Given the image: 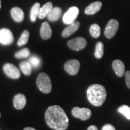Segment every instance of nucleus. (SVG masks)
<instances>
[{
    "label": "nucleus",
    "mask_w": 130,
    "mask_h": 130,
    "mask_svg": "<svg viewBox=\"0 0 130 130\" xmlns=\"http://www.w3.org/2000/svg\"><path fill=\"white\" fill-rule=\"evenodd\" d=\"M45 121L48 126L54 130H66L69 126V119L64 110L58 105L48 107L45 112Z\"/></svg>",
    "instance_id": "f257e3e1"
},
{
    "label": "nucleus",
    "mask_w": 130,
    "mask_h": 130,
    "mask_svg": "<svg viewBox=\"0 0 130 130\" xmlns=\"http://www.w3.org/2000/svg\"><path fill=\"white\" fill-rule=\"evenodd\" d=\"M87 97L89 101L94 106H101L106 100V89L101 84H92L87 89Z\"/></svg>",
    "instance_id": "f03ea898"
},
{
    "label": "nucleus",
    "mask_w": 130,
    "mask_h": 130,
    "mask_svg": "<svg viewBox=\"0 0 130 130\" xmlns=\"http://www.w3.org/2000/svg\"><path fill=\"white\" fill-rule=\"evenodd\" d=\"M36 84L37 87L42 93L48 94L51 92L52 84L50 77L45 72H42L37 77Z\"/></svg>",
    "instance_id": "7ed1b4c3"
},
{
    "label": "nucleus",
    "mask_w": 130,
    "mask_h": 130,
    "mask_svg": "<svg viewBox=\"0 0 130 130\" xmlns=\"http://www.w3.org/2000/svg\"><path fill=\"white\" fill-rule=\"evenodd\" d=\"M72 115L75 118L80 119L82 121H87L92 116V111L87 108L75 107L72 110Z\"/></svg>",
    "instance_id": "20e7f679"
},
{
    "label": "nucleus",
    "mask_w": 130,
    "mask_h": 130,
    "mask_svg": "<svg viewBox=\"0 0 130 130\" xmlns=\"http://www.w3.org/2000/svg\"><path fill=\"white\" fill-rule=\"evenodd\" d=\"M68 46L74 51H80L87 46V41L83 37H78L69 40L68 42Z\"/></svg>",
    "instance_id": "39448f33"
},
{
    "label": "nucleus",
    "mask_w": 130,
    "mask_h": 130,
    "mask_svg": "<svg viewBox=\"0 0 130 130\" xmlns=\"http://www.w3.org/2000/svg\"><path fill=\"white\" fill-rule=\"evenodd\" d=\"M119 24L118 21L115 19H112L108 21L105 28L104 35L108 39H111L115 36L118 31Z\"/></svg>",
    "instance_id": "423d86ee"
},
{
    "label": "nucleus",
    "mask_w": 130,
    "mask_h": 130,
    "mask_svg": "<svg viewBox=\"0 0 130 130\" xmlns=\"http://www.w3.org/2000/svg\"><path fill=\"white\" fill-rule=\"evenodd\" d=\"M3 71L8 77L16 79L21 77V73L18 68L11 63H6L3 67Z\"/></svg>",
    "instance_id": "0eeeda50"
},
{
    "label": "nucleus",
    "mask_w": 130,
    "mask_h": 130,
    "mask_svg": "<svg viewBox=\"0 0 130 130\" xmlns=\"http://www.w3.org/2000/svg\"><path fill=\"white\" fill-rule=\"evenodd\" d=\"M14 41L12 32L8 28L0 30V43L3 45H10Z\"/></svg>",
    "instance_id": "6e6552de"
},
{
    "label": "nucleus",
    "mask_w": 130,
    "mask_h": 130,
    "mask_svg": "<svg viewBox=\"0 0 130 130\" xmlns=\"http://www.w3.org/2000/svg\"><path fill=\"white\" fill-rule=\"evenodd\" d=\"M80 63L77 60H70L64 64V68L66 72L71 75H77L79 72Z\"/></svg>",
    "instance_id": "1a4fd4ad"
},
{
    "label": "nucleus",
    "mask_w": 130,
    "mask_h": 130,
    "mask_svg": "<svg viewBox=\"0 0 130 130\" xmlns=\"http://www.w3.org/2000/svg\"><path fill=\"white\" fill-rule=\"evenodd\" d=\"M79 14L77 7H72L68 10L63 17V21L65 24H71L74 22Z\"/></svg>",
    "instance_id": "9d476101"
},
{
    "label": "nucleus",
    "mask_w": 130,
    "mask_h": 130,
    "mask_svg": "<svg viewBox=\"0 0 130 130\" xmlns=\"http://www.w3.org/2000/svg\"><path fill=\"white\" fill-rule=\"evenodd\" d=\"M113 69L115 74L119 77H122L125 75V66L124 63L120 60H115L112 63Z\"/></svg>",
    "instance_id": "9b49d317"
},
{
    "label": "nucleus",
    "mask_w": 130,
    "mask_h": 130,
    "mask_svg": "<svg viewBox=\"0 0 130 130\" xmlns=\"http://www.w3.org/2000/svg\"><path fill=\"white\" fill-rule=\"evenodd\" d=\"M79 27H80V23L78 21H74L72 24H69V25L63 31L62 34H61L62 37L64 38L69 37L70 36L77 31Z\"/></svg>",
    "instance_id": "f8f14e48"
},
{
    "label": "nucleus",
    "mask_w": 130,
    "mask_h": 130,
    "mask_svg": "<svg viewBox=\"0 0 130 130\" xmlns=\"http://www.w3.org/2000/svg\"><path fill=\"white\" fill-rule=\"evenodd\" d=\"M26 103H27V99L23 94L18 93L14 97L13 105L16 109H23L25 106Z\"/></svg>",
    "instance_id": "ddd939ff"
},
{
    "label": "nucleus",
    "mask_w": 130,
    "mask_h": 130,
    "mask_svg": "<svg viewBox=\"0 0 130 130\" xmlns=\"http://www.w3.org/2000/svg\"><path fill=\"white\" fill-rule=\"evenodd\" d=\"M102 7V3L101 1H95L91 3L85 9V13L87 15H93L100 10Z\"/></svg>",
    "instance_id": "4468645a"
},
{
    "label": "nucleus",
    "mask_w": 130,
    "mask_h": 130,
    "mask_svg": "<svg viewBox=\"0 0 130 130\" xmlns=\"http://www.w3.org/2000/svg\"><path fill=\"white\" fill-rule=\"evenodd\" d=\"M40 36L43 39L48 40L52 36V30L48 22H44L42 24L40 30Z\"/></svg>",
    "instance_id": "2eb2a0df"
},
{
    "label": "nucleus",
    "mask_w": 130,
    "mask_h": 130,
    "mask_svg": "<svg viewBox=\"0 0 130 130\" xmlns=\"http://www.w3.org/2000/svg\"><path fill=\"white\" fill-rule=\"evenodd\" d=\"M10 13L12 18L16 22H21L24 20V12L21 8L18 7H13V9H12V10H11Z\"/></svg>",
    "instance_id": "dca6fc26"
},
{
    "label": "nucleus",
    "mask_w": 130,
    "mask_h": 130,
    "mask_svg": "<svg viewBox=\"0 0 130 130\" xmlns=\"http://www.w3.org/2000/svg\"><path fill=\"white\" fill-rule=\"evenodd\" d=\"M52 9H53V3L51 2L46 3L40 9L39 13L38 15L39 18L42 19L48 16Z\"/></svg>",
    "instance_id": "f3484780"
},
{
    "label": "nucleus",
    "mask_w": 130,
    "mask_h": 130,
    "mask_svg": "<svg viewBox=\"0 0 130 130\" xmlns=\"http://www.w3.org/2000/svg\"><path fill=\"white\" fill-rule=\"evenodd\" d=\"M62 13V10L60 7H56L53 8L51 11L48 15V20L51 22H55L58 21Z\"/></svg>",
    "instance_id": "a211bd4d"
},
{
    "label": "nucleus",
    "mask_w": 130,
    "mask_h": 130,
    "mask_svg": "<svg viewBox=\"0 0 130 130\" xmlns=\"http://www.w3.org/2000/svg\"><path fill=\"white\" fill-rule=\"evenodd\" d=\"M19 68L23 74L27 76L30 75L32 72V66L29 61H22L19 64Z\"/></svg>",
    "instance_id": "6ab92c4d"
},
{
    "label": "nucleus",
    "mask_w": 130,
    "mask_h": 130,
    "mask_svg": "<svg viewBox=\"0 0 130 130\" xmlns=\"http://www.w3.org/2000/svg\"><path fill=\"white\" fill-rule=\"evenodd\" d=\"M40 9V4L39 3H36L33 5L30 12V19L31 22H35L37 18L38 17Z\"/></svg>",
    "instance_id": "aec40b11"
},
{
    "label": "nucleus",
    "mask_w": 130,
    "mask_h": 130,
    "mask_svg": "<svg viewBox=\"0 0 130 130\" xmlns=\"http://www.w3.org/2000/svg\"><path fill=\"white\" fill-rule=\"evenodd\" d=\"M29 36H30V32L28 31L25 30L22 32L21 37H19L18 41V46H22L28 43Z\"/></svg>",
    "instance_id": "412c9836"
},
{
    "label": "nucleus",
    "mask_w": 130,
    "mask_h": 130,
    "mask_svg": "<svg viewBox=\"0 0 130 130\" xmlns=\"http://www.w3.org/2000/svg\"><path fill=\"white\" fill-rule=\"evenodd\" d=\"M104 55V44L102 42H97L95 47V56L98 59H100Z\"/></svg>",
    "instance_id": "4be33fe9"
},
{
    "label": "nucleus",
    "mask_w": 130,
    "mask_h": 130,
    "mask_svg": "<svg viewBox=\"0 0 130 130\" xmlns=\"http://www.w3.org/2000/svg\"><path fill=\"white\" fill-rule=\"evenodd\" d=\"M89 32L92 37L98 38L101 35V28L100 25L96 24H93L90 26L89 29Z\"/></svg>",
    "instance_id": "5701e85b"
},
{
    "label": "nucleus",
    "mask_w": 130,
    "mask_h": 130,
    "mask_svg": "<svg viewBox=\"0 0 130 130\" xmlns=\"http://www.w3.org/2000/svg\"><path fill=\"white\" fill-rule=\"evenodd\" d=\"M30 55V51L28 48H24L17 51L14 54V57L18 59L27 58Z\"/></svg>",
    "instance_id": "b1692460"
},
{
    "label": "nucleus",
    "mask_w": 130,
    "mask_h": 130,
    "mask_svg": "<svg viewBox=\"0 0 130 130\" xmlns=\"http://www.w3.org/2000/svg\"><path fill=\"white\" fill-rule=\"evenodd\" d=\"M118 111L119 113L124 115L128 119L130 120V107L126 105H123L118 108Z\"/></svg>",
    "instance_id": "393cba45"
},
{
    "label": "nucleus",
    "mask_w": 130,
    "mask_h": 130,
    "mask_svg": "<svg viewBox=\"0 0 130 130\" xmlns=\"http://www.w3.org/2000/svg\"><path fill=\"white\" fill-rule=\"evenodd\" d=\"M28 61L30 63L32 67L34 68H38L41 64V60L39 57L36 56H32L29 58Z\"/></svg>",
    "instance_id": "a878e982"
},
{
    "label": "nucleus",
    "mask_w": 130,
    "mask_h": 130,
    "mask_svg": "<svg viewBox=\"0 0 130 130\" xmlns=\"http://www.w3.org/2000/svg\"><path fill=\"white\" fill-rule=\"evenodd\" d=\"M125 79L126 85L130 89V71H127L125 72Z\"/></svg>",
    "instance_id": "bb28decb"
},
{
    "label": "nucleus",
    "mask_w": 130,
    "mask_h": 130,
    "mask_svg": "<svg viewBox=\"0 0 130 130\" xmlns=\"http://www.w3.org/2000/svg\"><path fill=\"white\" fill-rule=\"evenodd\" d=\"M102 130H116V129L112 125L106 124L102 127Z\"/></svg>",
    "instance_id": "cd10ccee"
},
{
    "label": "nucleus",
    "mask_w": 130,
    "mask_h": 130,
    "mask_svg": "<svg viewBox=\"0 0 130 130\" xmlns=\"http://www.w3.org/2000/svg\"><path fill=\"white\" fill-rule=\"evenodd\" d=\"M87 130H98V129L95 125H90V126H89Z\"/></svg>",
    "instance_id": "c85d7f7f"
},
{
    "label": "nucleus",
    "mask_w": 130,
    "mask_h": 130,
    "mask_svg": "<svg viewBox=\"0 0 130 130\" xmlns=\"http://www.w3.org/2000/svg\"><path fill=\"white\" fill-rule=\"evenodd\" d=\"M24 130H36V129H35V128H31V127H27V128H24Z\"/></svg>",
    "instance_id": "c756f323"
},
{
    "label": "nucleus",
    "mask_w": 130,
    "mask_h": 130,
    "mask_svg": "<svg viewBox=\"0 0 130 130\" xmlns=\"http://www.w3.org/2000/svg\"><path fill=\"white\" fill-rule=\"evenodd\" d=\"M1 1L0 0V9H1Z\"/></svg>",
    "instance_id": "7c9ffc66"
},
{
    "label": "nucleus",
    "mask_w": 130,
    "mask_h": 130,
    "mask_svg": "<svg viewBox=\"0 0 130 130\" xmlns=\"http://www.w3.org/2000/svg\"><path fill=\"white\" fill-rule=\"evenodd\" d=\"M0 118H1V113H0Z\"/></svg>",
    "instance_id": "2f4dec72"
}]
</instances>
